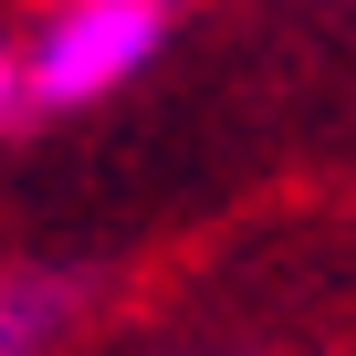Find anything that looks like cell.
Returning a JSON list of instances; mask_svg holds the SVG:
<instances>
[{"label": "cell", "mask_w": 356, "mask_h": 356, "mask_svg": "<svg viewBox=\"0 0 356 356\" xmlns=\"http://www.w3.org/2000/svg\"><path fill=\"white\" fill-rule=\"evenodd\" d=\"M157 53H168V0H53L22 42V84L42 115H74L126 95Z\"/></svg>", "instance_id": "1"}, {"label": "cell", "mask_w": 356, "mask_h": 356, "mask_svg": "<svg viewBox=\"0 0 356 356\" xmlns=\"http://www.w3.org/2000/svg\"><path fill=\"white\" fill-rule=\"evenodd\" d=\"M74 325H84V273H63V262L0 273V356H53Z\"/></svg>", "instance_id": "2"}, {"label": "cell", "mask_w": 356, "mask_h": 356, "mask_svg": "<svg viewBox=\"0 0 356 356\" xmlns=\"http://www.w3.org/2000/svg\"><path fill=\"white\" fill-rule=\"evenodd\" d=\"M11 105H32V84H22V42L0 32V115H11Z\"/></svg>", "instance_id": "3"}]
</instances>
